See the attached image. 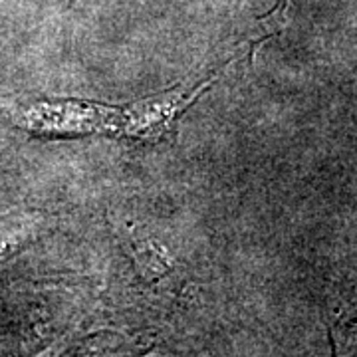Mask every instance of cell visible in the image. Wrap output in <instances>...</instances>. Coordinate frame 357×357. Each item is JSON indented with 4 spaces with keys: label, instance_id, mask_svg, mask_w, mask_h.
Masks as SVG:
<instances>
[{
    "label": "cell",
    "instance_id": "obj_1",
    "mask_svg": "<svg viewBox=\"0 0 357 357\" xmlns=\"http://www.w3.org/2000/svg\"><path fill=\"white\" fill-rule=\"evenodd\" d=\"M288 2L290 0H280L278 6L274 10H270L268 14H264L262 18H258L255 30H250V34L246 36V44H248V56H250V64L255 62V56L258 48L270 40L272 36L280 34L284 30V26L288 22L286 18V10H288Z\"/></svg>",
    "mask_w": 357,
    "mask_h": 357
}]
</instances>
